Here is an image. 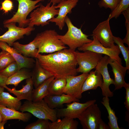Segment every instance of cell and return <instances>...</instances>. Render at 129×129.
I'll return each instance as SVG.
<instances>
[{"label":"cell","mask_w":129,"mask_h":129,"mask_svg":"<svg viewBox=\"0 0 129 129\" xmlns=\"http://www.w3.org/2000/svg\"><path fill=\"white\" fill-rule=\"evenodd\" d=\"M109 97H104L101 103L104 106L108 112L109 122L108 125L110 129H120L118 124V118L116 116L115 111L110 107Z\"/></svg>","instance_id":"f1b7e54d"},{"label":"cell","mask_w":129,"mask_h":129,"mask_svg":"<svg viewBox=\"0 0 129 129\" xmlns=\"http://www.w3.org/2000/svg\"><path fill=\"white\" fill-rule=\"evenodd\" d=\"M108 18L106 20L100 23L93 30L92 35L104 46L111 48L115 44L113 35Z\"/></svg>","instance_id":"4fadbf2b"},{"label":"cell","mask_w":129,"mask_h":129,"mask_svg":"<svg viewBox=\"0 0 129 129\" xmlns=\"http://www.w3.org/2000/svg\"><path fill=\"white\" fill-rule=\"evenodd\" d=\"M0 104L7 108L18 111L22 106L21 100L9 93L2 91L0 95Z\"/></svg>","instance_id":"484cf974"},{"label":"cell","mask_w":129,"mask_h":129,"mask_svg":"<svg viewBox=\"0 0 129 129\" xmlns=\"http://www.w3.org/2000/svg\"><path fill=\"white\" fill-rule=\"evenodd\" d=\"M109 64L112 67V71L114 75V90L120 89L124 87L126 83L124 77L127 69L126 67L123 66L121 64L115 59L110 58Z\"/></svg>","instance_id":"e0dca14e"},{"label":"cell","mask_w":129,"mask_h":129,"mask_svg":"<svg viewBox=\"0 0 129 129\" xmlns=\"http://www.w3.org/2000/svg\"><path fill=\"white\" fill-rule=\"evenodd\" d=\"M89 73H82L78 76H70L66 79V84L63 93L78 99L82 97L81 90L84 82Z\"/></svg>","instance_id":"5bb4252c"},{"label":"cell","mask_w":129,"mask_h":129,"mask_svg":"<svg viewBox=\"0 0 129 129\" xmlns=\"http://www.w3.org/2000/svg\"><path fill=\"white\" fill-rule=\"evenodd\" d=\"M19 70L17 64L15 61L11 63L3 69L0 70V74L8 77Z\"/></svg>","instance_id":"836d02e7"},{"label":"cell","mask_w":129,"mask_h":129,"mask_svg":"<svg viewBox=\"0 0 129 129\" xmlns=\"http://www.w3.org/2000/svg\"><path fill=\"white\" fill-rule=\"evenodd\" d=\"M129 0H120L116 8L112 11L108 18L109 20L113 18H117L123 11L129 8Z\"/></svg>","instance_id":"4dcf8cb0"},{"label":"cell","mask_w":129,"mask_h":129,"mask_svg":"<svg viewBox=\"0 0 129 129\" xmlns=\"http://www.w3.org/2000/svg\"><path fill=\"white\" fill-rule=\"evenodd\" d=\"M14 61V59L9 53L2 50L0 53V70Z\"/></svg>","instance_id":"1f68e13d"},{"label":"cell","mask_w":129,"mask_h":129,"mask_svg":"<svg viewBox=\"0 0 129 129\" xmlns=\"http://www.w3.org/2000/svg\"><path fill=\"white\" fill-rule=\"evenodd\" d=\"M0 113L3 121H7L11 119H18L24 122L28 121L31 117V113L20 112L15 110L8 108L0 104Z\"/></svg>","instance_id":"44dd1931"},{"label":"cell","mask_w":129,"mask_h":129,"mask_svg":"<svg viewBox=\"0 0 129 129\" xmlns=\"http://www.w3.org/2000/svg\"><path fill=\"white\" fill-rule=\"evenodd\" d=\"M13 46L18 53L26 57L36 58L39 54L37 46L34 39L26 44H22L18 42H15Z\"/></svg>","instance_id":"603a6c76"},{"label":"cell","mask_w":129,"mask_h":129,"mask_svg":"<svg viewBox=\"0 0 129 129\" xmlns=\"http://www.w3.org/2000/svg\"><path fill=\"white\" fill-rule=\"evenodd\" d=\"M35 64L34 68L32 73L31 77L33 86L35 88L53 76L41 66L37 58H36Z\"/></svg>","instance_id":"7402d4cb"},{"label":"cell","mask_w":129,"mask_h":129,"mask_svg":"<svg viewBox=\"0 0 129 129\" xmlns=\"http://www.w3.org/2000/svg\"><path fill=\"white\" fill-rule=\"evenodd\" d=\"M49 120L38 119L27 125L25 129H49Z\"/></svg>","instance_id":"d6a6232c"},{"label":"cell","mask_w":129,"mask_h":129,"mask_svg":"<svg viewBox=\"0 0 129 129\" xmlns=\"http://www.w3.org/2000/svg\"><path fill=\"white\" fill-rule=\"evenodd\" d=\"M49 2L46 6L40 5L39 7L32 12L29 19L28 26L33 27L35 25L44 26L49 24L48 21L57 15L59 9L55 8L56 5Z\"/></svg>","instance_id":"5b68a950"},{"label":"cell","mask_w":129,"mask_h":129,"mask_svg":"<svg viewBox=\"0 0 129 129\" xmlns=\"http://www.w3.org/2000/svg\"><path fill=\"white\" fill-rule=\"evenodd\" d=\"M26 84L22 86L20 90H16L15 87L11 89L6 86L4 87L10 93L16 96L20 100L25 99L32 101V93L33 89V83L32 77L27 79Z\"/></svg>","instance_id":"d6986e66"},{"label":"cell","mask_w":129,"mask_h":129,"mask_svg":"<svg viewBox=\"0 0 129 129\" xmlns=\"http://www.w3.org/2000/svg\"><path fill=\"white\" fill-rule=\"evenodd\" d=\"M64 0H48L49 2L55 5L57 4H58Z\"/></svg>","instance_id":"b9f144b4"},{"label":"cell","mask_w":129,"mask_h":129,"mask_svg":"<svg viewBox=\"0 0 129 129\" xmlns=\"http://www.w3.org/2000/svg\"><path fill=\"white\" fill-rule=\"evenodd\" d=\"M75 51L66 48L46 55L39 53L36 58L41 66L55 78H66L77 74Z\"/></svg>","instance_id":"6da1fadb"},{"label":"cell","mask_w":129,"mask_h":129,"mask_svg":"<svg viewBox=\"0 0 129 129\" xmlns=\"http://www.w3.org/2000/svg\"><path fill=\"white\" fill-rule=\"evenodd\" d=\"M19 110L32 114L38 119L53 122L58 119L56 109L50 108L43 99L35 102L27 100L22 105Z\"/></svg>","instance_id":"277c9868"},{"label":"cell","mask_w":129,"mask_h":129,"mask_svg":"<svg viewBox=\"0 0 129 129\" xmlns=\"http://www.w3.org/2000/svg\"><path fill=\"white\" fill-rule=\"evenodd\" d=\"M18 3L17 11L11 18L5 20L3 24L11 22L18 23L19 27L25 28L28 26L29 19L27 17L32 11L40 6L41 4L36 5L38 2L44 0H16Z\"/></svg>","instance_id":"8992f818"},{"label":"cell","mask_w":129,"mask_h":129,"mask_svg":"<svg viewBox=\"0 0 129 129\" xmlns=\"http://www.w3.org/2000/svg\"><path fill=\"white\" fill-rule=\"evenodd\" d=\"M120 0H101L98 5L101 8L103 7L106 9L109 8L113 10L119 3Z\"/></svg>","instance_id":"e575fe53"},{"label":"cell","mask_w":129,"mask_h":129,"mask_svg":"<svg viewBox=\"0 0 129 129\" xmlns=\"http://www.w3.org/2000/svg\"><path fill=\"white\" fill-rule=\"evenodd\" d=\"M0 49L11 55L17 63L19 70L24 68H31L35 63V61L33 59L22 55L5 42L0 41Z\"/></svg>","instance_id":"2e32d148"},{"label":"cell","mask_w":129,"mask_h":129,"mask_svg":"<svg viewBox=\"0 0 129 129\" xmlns=\"http://www.w3.org/2000/svg\"><path fill=\"white\" fill-rule=\"evenodd\" d=\"M93 38L91 42L85 44L78 48V50L83 51H91L98 53L104 54L122 64V59L119 56L121 52L118 45H114L111 48L106 47L103 45L95 37L93 36Z\"/></svg>","instance_id":"ba28073f"},{"label":"cell","mask_w":129,"mask_h":129,"mask_svg":"<svg viewBox=\"0 0 129 129\" xmlns=\"http://www.w3.org/2000/svg\"><path fill=\"white\" fill-rule=\"evenodd\" d=\"M43 100L49 107L52 109L56 108L64 104H69L74 101L79 102L80 101L79 99L64 93L58 95H48L44 97Z\"/></svg>","instance_id":"ac0fdd59"},{"label":"cell","mask_w":129,"mask_h":129,"mask_svg":"<svg viewBox=\"0 0 129 129\" xmlns=\"http://www.w3.org/2000/svg\"><path fill=\"white\" fill-rule=\"evenodd\" d=\"M96 102L95 99L89 100L84 103L74 101L67 104L66 108H56L57 118L66 117L73 119L78 118L87 108L94 104Z\"/></svg>","instance_id":"8fae6325"},{"label":"cell","mask_w":129,"mask_h":129,"mask_svg":"<svg viewBox=\"0 0 129 129\" xmlns=\"http://www.w3.org/2000/svg\"><path fill=\"white\" fill-rule=\"evenodd\" d=\"M98 129H110L108 125H107L101 119L99 124Z\"/></svg>","instance_id":"ab89813d"},{"label":"cell","mask_w":129,"mask_h":129,"mask_svg":"<svg viewBox=\"0 0 129 129\" xmlns=\"http://www.w3.org/2000/svg\"><path fill=\"white\" fill-rule=\"evenodd\" d=\"M126 89L125 100L124 102L125 107L128 111H129V84L125 83L124 86Z\"/></svg>","instance_id":"74e56055"},{"label":"cell","mask_w":129,"mask_h":129,"mask_svg":"<svg viewBox=\"0 0 129 129\" xmlns=\"http://www.w3.org/2000/svg\"><path fill=\"white\" fill-rule=\"evenodd\" d=\"M113 39L114 43H116L118 46L125 61L126 67L127 70H129V47L125 46L122 39L119 37L113 36Z\"/></svg>","instance_id":"f546056e"},{"label":"cell","mask_w":129,"mask_h":129,"mask_svg":"<svg viewBox=\"0 0 129 129\" xmlns=\"http://www.w3.org/2000/svg\"><path fill=\"white\" fill-rule=\"evenodd\" d=\"M65 22L66 24L68 30L64 35L58 34L57 37L65 45L73 51L80 47L84 44L91 42L92 40L88 38L89 35L84 33L81 28L75 26L70 18L67 16Z\"/></svg>","instance_id":"3957f363"},{"label":"cell","mask_w":129,"mask_h":129,"mask_svg":"<svg viewBox=\"0 0 129 129\" xmlns=\"http://www.w3.org/2000/svg\"><path fill=\"white\" fill-rule=\"evenodd\" d=\"M55 30H46L38 33L34 39L39 53H52L68 48L58 38Z\"/></svg>","instance_id":"7a4b0ae2"},{"label":"cell","mask_w":129,"mask_h":129,"mask_svg":"<svg viewBox=\"0 0 129 129\" xmlns=\"http://www.w3.org/2000/svg\"><path fill=\"white\" fill-rule=\"evenodd\" d=\"M80 52L75 51L77 64L79 65L76 69L77 73H88L95 68L102 57V54L91 51Z\"/></svg>","instance_id":"52a82bcc"},{"label":"cell","mask_w":129,"mask_h":129,"mask_svg":"<svg viewBox=\"0 0 129 129\" xmlns=\"http://www.w3.org/2000/svg\"><path fill=\"white\" fill-rule=\"evenodd\" d=\"M16 23L11 22L4 24V27L7 28L8 30L3 35L0 36V41L5 42L11 47L13 46L16 41L23 38L24 35H29L35 30L33 27L28 26L26 28L17 27Z\"/></svg>","instance_id":"9c48e42d"},{"label":"cell","mask_w":129,"mask_h":129,"mask_svg":"<svg viewBox=\"0 0 129 129\" xmlns=\"http://www.w3.org/2000/svg\"><path fill=\"white\" fill-rule=\"evenodd\" d=\"M83 84L82 93L90 90H95L99 87H102L103 81L100 73L97 70L91 71Z\"/></svg>","instance_id":"ffe728a7"},{"label":"cell","mask_w":129,"mask_h":129,"mask_svg":"<svg viewBox=\"0 0 129 129\" xmlns=\"http://www.w3.org/2000/svg\"><path fill=\"white\" fill-rule=\"evenodd\" d=\"M8 77L0 74V86L4 87L6 86V82Z\"/></svg>","instance_id":"f35d334b"},{"label":"cell","mask_w":129,"mask_h":129,"mask_svg":"<svg viewBox=\"0 0 129 129\" xmlns=\"http://www.w3.org/2000/svg\"><path fill=\"white\" fill-rule=\"evenodd\" d=\"M55 78L53 76L46 80L37 88L33 89L32 93V101L35 102L41 100L48 95L49 84Z\"/></svg>","instance_id":"cb8c5ba5"},{"label":"cell","mask_w":129,"mask_h":129,"mask_svg":"<svg viewBox=\"0 0 129 129\" xmlns=\"http://www.w3.org/2000/svg\"><path fill=\"white\" fill-rule=\"evenodd\" d=\"M57 119L53 122H49V129H77L78 123L74 119L66 117Z\"/></svg>","instance_id":"d4e9b609"},{"label":"cell","mask_w":129,"mask_h":129,"mask_svg":"<svg viewBox=\"0 0 129 129\" xmlns=\"http://www.w3.org/2000/svg\"><path fill=\"white\" fill-rule=\"evenodd\" d=\"M83 129H98L102 119L101 112L97 105L94 104L88 106L78 118Z\"/></svg>","instance_id":"30bf717a"},{"label":"cell","mask_w":129,"mask_h":129,"mask_svg":"<svg viewBox=\"0 0 129 129\" xmlns=\"http://www.w3.org/2000/svg\"><path fill=\"white\" fill-rule=\"evenodd\" d=\"M110 58L105 55L98 64L95 68L101 74L103 79V83L101 88L102 94L103 97H111L113 96V94L109 89L110 85L114 84V79L110 77L108 69Z\"/></svg>","instance_id":"7c38bea8"},{"label":"cell","mask_w":129,"mask_h":129,"mask_svg":"<svg viewBox=\"0 0 129 129\" xmlns=\"http://www.w3.org/2000/svg\"><path fill=\"white\" fill-rule=\"evenodd\" d=\"M65 78H54L50 82L48 88V95H61L66 84Z\"/></svg>","instance_id":"4316f807"},{"label":"cell","mask_w":129,"mask_h":129,"mask_svg":"<svg viewBox=\"0 0 129 129\" xmlns=\"http://www.w3.org/2000/svg\"><path fill=\"white\" fill-rule=\"evenodd\" d=\"M7 122L3 121L2 116L0 113V129H4V125Z\"/></svg>","instance_id":"60d3db41"},{"label":"cell","mask_w":129,"mask_h":129,"mask_svg":"<svg viewBox=\"0 0 129 129\" xmlns=\"http://www.w3.org/2000/svg\"><path fill=\"white\" fill-rule=\"evenodd\" d=\"M122 14L124 15L125 19V25L126 30V36L122 40L124 43L127 44L129 47V8L123 11Z\"/></svg>","instance_id":"d590c367"},{"label":"cell","mask_w":129,"mask_h":129,"mask_svg":"<svg viewBox=\"0 0 129 129\" xmlns=\"http://www.w3.org/2000/svg\"><path fill=\"white\" fill-rule=\"evenodd\" d=\"M79 0H65L62 1L56 5L55 8L59 9L57 16L48 21V22L55 23L60 30H62L65 24V18L68 14L72 12V10L77 4Z\"/></svg>","instance_id":"9a60e30c"},{"label":"cell","mask_w":129,"mask_h":129,"mask_svg":"<svg viewBox=\"0 0 129 129\" xmlns=\"http://www.w3.org/2000/svg\"><path fill=\"white\" fill-rule=\"evenodd\" d=\"M4 87L0 86V95L1 93L4 91Z\"/></svg>","instance_id":"7bdbcfd3"},{"label":"cell","mask_w":129,"mask_h":129,"mask_svg":"<svg viewBox=\"0 0 129 129\" xmlns=\"http://www.w3.org/2000/svg\"><path fill=\"white\" fill-rule=\"evenodd\" d=\"M23 68L8 77L6 82V85H12L16 87L22 81L31 77L32 73Z\"/></svg>","instance_id":"83f0119b"},{"label":"cell","mask_w":129,"mask_h":129,"mask_svg":"<svg viewBox=\"0 0 129 129\" xmlns=\"http://www.w3.org/2000/svg\"><path fill=\"white\" fill-rule=\"evenodd\" d=\"M13 7V3L11 0H4L1 3L0 10L6 13L12 10Z\"/></svg>","instance_id":"8d00e7d4"}]
</instances>
